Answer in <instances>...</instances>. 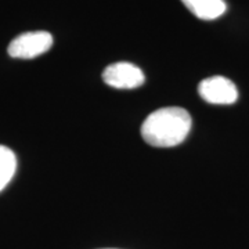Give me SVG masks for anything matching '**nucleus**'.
<instances>
[{"label":"nucleus","instance_id":"f257e3e1","mask_svg":"<svg viewBox=\"0 0 249 249\" xmlns=\"http://www.w3.org/2000/svg\"><path fill=\"white\" fill-rule=\"evenodd\" d=\"M191 116L184 108L166 107L151 112L142 124V136L152 147H175L186 140Z\"/></svg>","mask_w":249,"mask_h":249},{"label":"nucleus","instance_id":"f03ea898","mask_svg":"<svg viewBox=\"0 0 249 249\" xmlns=\"http://www.w3.org/2000/svg\"><path fill=\"white\" fill-rule=\"evenodd\" d=\"M53 46V36L46 31L25 32L10 42L9 52L13 58L29 60L49 52Z\"/></svg>","mask_w":249,"mask_h":249},{"label":"nucleus","instance_id":"7ed1b4c3","mask_svg":"<svg viewBox=\"0 0 249 249\" xmlns=\"http://www.w3.org/2000/svg\"><path fill=\"white\" fill-rule=\"evenodd\" d=\"M198 93L206 103L229 106L237 101L238 90L231 80L224 76H212L204 79L198 86Z\"/></svg>","mask_w":249,"mask_h":249},{"label":"nucleus","instance_id":"20e7f679","mask_svg":"<svg viewBox=\"0 0 249 249\" xmlns=\"http://www.w3.org/2000/svg\"><path fill=\"white\" fill-rule=\"evenodd\" d=\"M103 80L115 89H137L144 83V73L134 64L115 62L104 70Z\"/></svg>","mask_w":249,"mask_h":249},{"label":"nucleus","instance_id":"39448f33","mask_svg":"<svg viewBox=\"0 0 249 249\" xmlns=\"http://www.w3.org/2000/svg\"><path fill=\"white\" fill-rule=\"evenodd\" d=\"M181 1L196 17L205 21H212L222 17L227 9L223 0H181Z\"/></svg>","mask_w":249,"mask_h":249},{"label":"nucleus","instance_id":"423d86ee","mask_svg":"<svg viewBox=\"0 0 249 249\" xmlns=\"http://www.w3.org/2000/svg\"><path fill=\"white\" fill-rule=\"evenodd\" d=\"M17 170L16 154L6 145H0V191L11 181Z\"/></svg>","mask_w":249,"mask_h":249}]
</instances>
